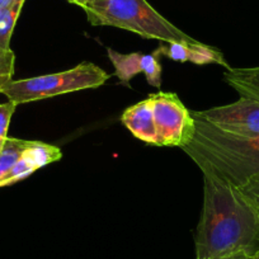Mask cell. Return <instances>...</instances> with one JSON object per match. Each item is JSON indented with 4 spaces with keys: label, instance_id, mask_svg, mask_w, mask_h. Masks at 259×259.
Instances as JSON below:
<instances>
[{
    "label": "cell",
    "instance_id": "obj_1",
    "mask_svg": "<svg viewBox=\"0 0 259 259\" xmlns=\"http://www.w3.org/2000/svg\"><path fill=\"white\" fill-rule=\"evenodd\" d=\"M196 234V259H231L259 249V215L238 187L208 168Z\"/></svg>",
    "mask_w": 259,
    "mask_h": 259
},
{
    "label": "cell",
    "instance_id": "obj_2",
    "mask_svg": "<svg viewBox=\"0 0 259 259\" xmlns=\"http://www.w3.org/2000/svg\"><path fill=\"white\" fill-rule=\"evenodd\" d=\"M194 135L182 150L233 186L241 188L259 178V136L231 135L194 118Z\"/></svg>",
    "mask_w": 259,
    "mask_h": 259
},
{
    "label": "cell",
    "instance_id": "obj_3",
    "mask_svg": "<svg viewBox=\"0 0 259 259\" xmlns=\"http://www.w3.org/2000/svg\"><path fill=\"white\" fill-rule=\"evenodd\" d=\"M84 12L92 26L116 27L166 44H202L174 26L148 0H91Z\"/></svg>",
    "mask_w": 259,
    "mask_h": 259
},
{
    "label": "cell",
    "instance_id": "obj_4",
    "mask_svg": "<svg viewBox=\"0 0 259 259\" xmlns=\"http://www.w3.org/2000/svg\"><path fill=\"white\" fill-rule=\"evenodd\" d=\"M109 78L111 75L103 69L93 62L85 61L61 73L11 80L3 87L0 93L18 106L84 89L98 88Z\"/></svg>",
    "mask_w": 259,
    "mask_h": 259
},
{
    "label": "cell",
    "instance_id": "obj_5",
    "mask_svg": "<svg viewBox=\"0 0 259 259\" xmlns=\"http://www.w3.org/2000/svg\"><path fill=\"white\" fill-rule=\"evenodd\" d=\"M153 107L154 121L160 146L183 148L194 135V119L191 111L176 93L158 92L148 97Z\"/></svg>",
    "mask_w": 259,
    "mask_h": 259
},
{
    "label": "cell",
    "instance_id": "obj_6",
    "mask_svg": "<svg viewBox=\"0 0 259 259\" xmlns=\"http://www.w3.org/2000/svg\"><path fill=\"white\" fill-rule=\"evenodd\" d=\"M191 114L223 133L244 138L259 136V102L254 99L240 97L234 103L191 111Z\"/></svg>",
    "mask_w": 259,
    "mask_h": 259
},
{
    "label": "cell",
    "instance_id": "obj_7",
    "mask_svg": "<svg viewBox=\"0 0 259 259\" xmlns=\"http://www.w3.org/2000/svg\"><path fill=\"white\" fill-rule=\"evenodd\" d=\"M107 54L113 65L114 76H117L124 85H130V80H133L138 74L143 73L151 87L160 89L161 64L159 62V55L155 51L150 55L140 52L119 54L113 49H107Z\"/></svg>",
    "mask_w": 259,
    "mask_h": 259
},
{
    "label": "cell",
    "instance_id": "obj_8",
    "mask_svg": "<svg viewBox=\"0 0 259 259\" xmlns=\"http://www.w3.org/2000/svg\"><path fill=\"white\" fill-rule=\"evenodd\" d=\"M166 44V42H165ZM159 56H165L173 61L179 62H192L196 65L218 64L229 69V64L225 57L219 50L207 46L205 44L201 45H187V44H161L155 50Z\"/></svg>",
    "mask_w": 259,
    "mask_h": 259
},
{
    "label": "cell",
    "instance_id": "obj_9",
    "mask_svg": "<svg viewBox=\"0 0 259 259\" xmlns=\"http://www.w3.org/2000/svg\"><path fill=\"white\" fill-rule=\"evenodd\" d=\"M121 121L136 139L150 145L160 146L154 121L153 107L149 98L128 107L122 114Z\"/></svg>",
    "mask_w": 259,
    "mask_h": 259
},
{
    "label": "cell",
    "instance_id": "obj_10",
    "mask_svg": "<svg viewBox=\"0 0 259 259\" xmlns=\"http://www.w3.org/2000/svg\"><path fill=\"white\" fill-rule=\"evenodd\" d=\"M224 80L240 97L259 102V66L255 68H229L224 73Z\"/></svg>",
    "mask_w": 259,
    "mask_h": 259
},
{
    "label": "cell",
    "instance_id": "obj_11",
    "mask_svg": "<svg viewBox=\"0 0 259 259\" xmlns=\"http://www.w3.org/2000/svg\"><path fill=\"white\" fill-rule=\"evenodd\" d=\"M26 0H14L13 3L0 9V47L11 49V38L18 17Z\"/></svg>",
    "mask_w": 259,
    "mask_h": 259
},
{
    "label": "cell",
    "instance_id": "obj_12",
    "mask_svg": "<svg viewBox=\"0 0 259 259\" xmlns=\"http://www.w3.org/2000/svg\"><path fill=\"white\" fill-rule=\"evenodd\" d=\"M29 140H21V139H7L6 144L0 150V182L3 181L9 171L12 170L23 151L28 146Z\"/></svg>",
    "mask_w": 259,
    "mask_h": 259
},
{
    "label": "cell",
    "instance_id": "obj_13",
    "mask_svg": "<svg viewBox=\"0 0 259 259\" xmlns=\"http://www.w3.org/2000/svg\"><path fill=\"white\" fill-rule=\"evenodd\" d=\"M38 165H37V164L23 151L22 156L19 158V160L17 161L16 165L12 168V170L9 171L8 176H7L3 181L0 182V188H2V187L11 186V184L17 183V182L19 181H23L24 178L29 177L32 173L38 170Z\"/></svg>",
    "mask_w": 259,
    "mask_h": 259
},
{
    "label": "cell",
    "instance_id": "obj_14",
    "mask_svg": "<svg viewBox=\"0 0 259 259\" xmlns=\"http://www.w3.org/2000/svg\"><path fill=\"white\" fill-rule=\"evenodd\" d=\"M16 55L11 49L0 47V91L6 84L13 80Z\"/></svg>",
    "mask_w": 259,
    "mask_h": 259
},
{
    "label": "cell",
    "instance_id": "obj_15",
    "mask_svg": "<svg viewBox=\"0 0 259 259\" xmlns=\"http://www.w3.org/2000/svg\"><path fill=\"white\" fill-rule=\"evenodd\" d=\"M17 108V104L8 101L7 103H0V150L8 139V128L12 116Z\"/></svg>",
    "mask_w": 259,
    "mask_h": 259
},
{
    "label": "cell",
    "instance_id": "obj_16",
    "mask_svg": "<svg viewBox=\"0 0 259 259\" xmlns=\"http://www.w3.org/2000/svg\"><path fill=\"white\" fill-rule=\"evenodd\" d=\"M259 215V178L239 188Z\"/></svg>",
    "mask_w": 259,
    "mask_h": 259
},
{
    "label": "cell",
    "instance_id": "obj_17",
    "mask_svg": "<svg viewBox=\"0 0 259 259\" xmlns=\"http://www.w3.org/2000/svg\"><path fill=\"white\" fill-rule=\"evenodd\" d=\"M69 2L73 4H75V6L80 7V8H83L84 11H85V9L88 8L89 2H91V0H69Z\"/></svg>",
    "mask_w": 259,
    "mask_h": 259
},
{
    "label": "cell",
    "instance_id": "obj_18",
    "mask_svg": "<svg viewBox=\"0 0 259 259\" xmlns=\"http://www.w3.org/2000/svg\"><path fill=\"white\" fill-rule=\"evenodd\" d=\"M231 259H254L253 254H239V255L234 256Z\"/></svg>",
    "mask_w": 259,
    "mask_h": 259
},
{
    "label": "cell",
    "instance_id": "obj_19",
    "mask_svg": "<svg viewBox=\"0 0 259 259\" xmlns=\"http://www.w3.org/2000/svg\"><path fill=\"white\" fill-rule=\"evenodd\" d=\"M14 0H0V9L6 8L7 6H9L11 3H13Z\"/></svg>",
    "mask_w": 259,
    "mask_h": 259
},
{
    "label": "cell",
    "instance_id": "obj_20",
    "mask_svg": "<svg viewBox=\"0 0 259 259\" xmlns=\"http://www.w3.org/2000/svg\"><path fill=\"white\" fill-rule=\"evenodd\" d=\"M253 256H254V259H259V249L253 254Z\"/></svg>",
    "mask_w": 259,
    "mask_h": 259
}]
</instances>
